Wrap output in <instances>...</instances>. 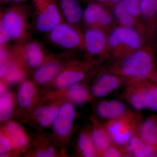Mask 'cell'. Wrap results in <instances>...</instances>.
<instances>
[{
    "label": "cell",
    "instance_id": "obj_38",
    "mask_svg": "<svg viewBox=\"0 0 157 157\" xmlns=\"http://www.w3.org/2000/svg\"><path fill=\"white\" fill-rule=\"evenodd\" d=\"M99 1H100V2H108V1H109V2H112L113 3H117L118 2L119 0H98Z\"/></svg>",
    "mask_w": 157,
    "mask_h": 157
},
{
    "label": "cell",
    "instance_id": "obj_21",
    "mask_svg": "<svg viewBox=\"0 0 157 157\" xmlns=\"http://www.w3.org/2000/svg\"><path fill=\"white\" fill-rule=\"evenodd\" d=\"M67 95L71 101L76 104H81L90 99V95L87 89L81 84L71 86L68 90Z\"/></svg>",
    "mask_w": 157,
    "mask_h": 157
},
{
    "label": "cell",
    "instance_id": "obj_20",
    "mask_svg": "<svg viewBox=\"0 0 157 157\" xmlns=\"http://www.w3.org/2000/svg\"><path fill=\"white\" fill-rule=\"evenodd\" d=\"M34 87L30 82H24L17 94V100L19 106L24 109L31 107L33 100Z\"/></svg>",
    "mask_w": 157,
    "mask_h": 157
},
{
    "label": "cell",
    "instance_id": "obj_22",
    "mask_svg": "<svg viewBox=\"0 0 157 157\" xmlns=\"http://www.w3.org/2000/svg\"><path fill=\"white\" fill-rule=\"evenodd\" d=\"M78 145L84 156L93 157L97 156V151L92 137L91 138L87 134L84 133L80 134L78 139Z\"/></svg>",
    "mask_w": 157,
    "mask_h": 157
},
{
    "label": "cell",
    "instance_id": "obj_10",
    "mask_svg": "<svg viewBox=\"0 0 157 157\" xmlns=\"http://www.w3.org/2000/svg\"><path fill=\"white\" fill-rule=\"evenodd\" d=\"M84 40L86 49L92 54L100 53L104 48L106 42L104 33L97 29L88 30L85 35Z\"/></svg>",
    "mask_w": 157,
    "mask_h": 157
},
{
    "label": "cell",
    "instance_id": "obj_25",
    "mask_svg": "<svg viewBox=\"0 0 157 157\" xmlns=\"http://www.w3.org/2000/svg\"><path fill=\"white\" fill-rule=\"evenodd\" d=\"M24 75L23 71L19 65L15 63H11L8 65L4 77L6 81L10 83H14L22 79Z\"/></svg>",
    "mask_w": 157,
    "mask_h": 157
},
{
    "label": "cell",
    "instance_id": "obj_6",
    "mask_svg": "<svg viewBox=\"0 0 157 157\" xmlns=\"http://www.w3.org/2000/svg\"><path fill=\"white\" fill-rule=\"evenodd\" d=\"M109 43L112 47L123 43L133 49H137L140 47L141 41L136 31L125 27L115 29L109 37Z\"/></svg>",
    "mask_w": 157,
    "mask_h": 157
},
{
    "label": "cell",
    "instance_id": "obj_4",
    "mask_svg": "<svg viewBox=\"0 0 157 157\" xmlns=\"http://www.w3.org/2000/svg\"><path fill=\"white\" fill-rule=\"evenodd\" d=\"M60 14L54 3L48 2L44 3L37 16L36 26L41 33H50L60 23Z\"/></svg>",
    "mask_w": 157,
    "mask_h": 157
},
{
    "label": "cell",
    "instance_id": "obj_8",
    "mask_svg": "<svg viewBox=\"0 0 157 157\" xmlns=\"http://www.w3.org/2000/svg\"><path fill=\"white\" fill-rule=\"evenodd\" d=\"M1 25L12 39H17L22 36L25 28V21L19 11L11 10L3 16Z\"/></svg>",
    "mask_w": 157,
    "mask_h": 157
},
{
    "label": "cell",
    "instance_id": "obj_23",
    "mask_svg": "<svg viewBox=\"0 0 157 157\" xmlns=\"http://www.w3.org/2000/svg\"><path fill=\"white\" fill-rule=\"evenodd\" d=\"M13 104L9 94H5L0 99V121L8 120L12 115Z\"/></svg>",
    "mask_w": 157,
    "mask_h": 157
},
{
    "label": "cell",
    "instance_id": "obj_35",
    "mask_svg": "<svg viewBox=\"0 0 157 157\" xmlns=\"http://www.w3.org/2000/svg\"><path fill=\"white\" fill-rule=\"evenodd\" d=\"M55 150L52 147H50L45 149L39 151L37 153V157H52L54 155Z\"/></svg>",
    "mask_w": 157,
    "mask_h": 157
},
{
    "label": "cell",
    "instance_id": "obj_2",
    "mask_svg": "<svg viewBox=\"0 0 157 157\" xmlns=\"http://www.w3.org/2000/svg\"><path fill=\"white\" fill-rule=\"evenodd\" d=\"M152 69L151 56L146 52L140 51L126 59L122 64L120 72L124 76L132 79L131 83L147 78Z\"/></svg>",
    "mask_w": 157,
    "mask_h": 157
},
{
    "label": "cell",
    "instance_id": "obj_16",
    "mask_svg": "<svg viewBox=\"0 0 157 157\" xmlns=\"http://www.w3.org/2000/svg\"><path fill=\"white\" fill-rule=\"evenodd\" d=\"M24 55L27 63L31 67H37L42 64L44 59L43 51L39 43L32 42L26 45Z\"/></svg>",
    "mask_w": 157,
    "mask_h": 157
},
{
    "label": "cell",
    "instance_id": "obj_24",
    "mask_svg": "<svg viewBox=\"0 0 157 157\" xmlns=\"http://www.w3.org/2000/svg\"><path fill=\"white\" fill-rule=\"evenodd\" d=\"M114 14L121 23L126 27H129L134 23L132 15L127 10L123 2L118 4L114 10Z\"/></svg>",
    "mask_w": 157,
    "mask_h": 157
},
{
    "label": "cell",
    "instance_id": "obj_18",
    "mask_svg": "<svg viewBox=\"0 0 157 157\" xmlns=\"http://www.w3.org/2000/svg\"><path fill=\"white\" fill-rule=\"evenodd\" d=\"M84 73L79 71L67 70L62 72L57 77L56 83L59 88H64L71 86L84 78Z\"/></svg>",
    "mask_w": 157,
    "mask_h": 157
},
{
    "label": "cell",
    "instance_id": "obj_15",
    "mask_svg": "<svg viewBox=\"0 0 157 157\" xmlns=\"http://www.w3.org/2000/svg\"><path fill=\"white\" fill-rule=\"evenodd\" d=\"M61 8L65 19L70 24H76L81 19L82 10L76 0H61Z\"/></svg>",
    "mask_w": 157,
    "mask_h": 157
},
{
    "label": "cell",
    "instance_id": "obj_30",
    "mask_svg": "<svg viewBox=\"0 0 157 157\" xmlns=\"http://www.w3.org/2000/svg\"><path fill=\"white\" fill-rule=\"evenodd\" d=\"M117 145H112L102 155L104 157H118L128 156L125 148H118Z\"/></svg>",
    "mask_w": 157,
    "mask_h": 157
},
{
    "label": "cell",
    "instance_id": "obj_11",
    "mask_svg": "<svg viewBox=\"0 0 157 157\" xmlns=\"http://www.w3.org/2000/svg\"><path fill=\"white\" fill-rule=\"evenodd\" d=\"M83 16L85 21L89 24L100 23L106 25L111 22L109 14L101 6L95 4L87 6L85 10Z\"/></svg>",
    "mask_w": 157,
    "mask_h": 157
},
{
    "label": "cell",
    "instance_id": "obj_17",
    "mask_svg": "<svg viewBox=\"0 0 157 157\" xmlns=\"http://www.w3.org/2000/svg\"><path fill=\"white\" fill-rule=\"evenodd\" d=\"M60 69L56 62H52L43 65L36 71L34 75L35 80L41 84L47 83L56 76Z\"/></svg>",
    "mask_w": 157,
    "mask_h": 157
},
{
    "label": "cell",
    "instance_id": "obj_19",
    "mask_svg": "<svg viewBox=\"0 0 157 157\" xmlns=\"http://www.w3.org/2000/svg\"><path fill=\"white\" fill-rule=\"evenodd\" d=\"M59 109L56 106H45L40 107L35 112V117L42 127L49 126L55 120Z\"/></svg>",
    "mask_w": 157,
    "mask_h": 157
},
{
    "label": "cell",
    "instance_id": "obj_37",
    "mask_svg": "<svg viewBox=\"0 0 157 157\" xmlns=\"http://www.w3.org/2000/svg\"><path fill=\"white\" fill-rule=\"evenodd\" d=\"M5 89H6V87H5V85L1 82V85H0V93H1V94H3V93L5 92Z\"/></svg>",
    "mask_w": 157,
    "mask_h": 157
},
{
    "label": "cell",
    "instance_id": "obj_31",
    "mask_svg": "<svg viewBox=\"0 0 157 157\" xmlns=\"http://www.w3.org/2000/svg\"><path fill=\"white\" fill-rule=\"evenodd\" d=\"M124 5L132 16H137L140 11V0H124Z\"/></svg>",
    "mask_w": 157,
    "mask_h": 157
},
{
    "label": "cell",
    "instance_id": "obj_14",
    "mask_svg": "<svg viewBox=\"0 0 157 157\" xmlns=\"http://www.w3.org/2000/svg\"><path fill=\"white\" fill-rule=\"evenodd\" d=\"M5 134L9 137L12 146L16 148H22L26 146L28 139L22 128L14 122H9L5 128Z\"/></svg>",
    "mask_w": 157,
    "mask_h": 157
},
{
    "label": "cell",
    "instance_id": "obj_32",
    "mask_svg": "<svg viewBox=\"0 0 157 157\" xmlns=\"http://www.w3.org/2000/svg\"><path fill=\"white\" fill-rule=\"evenodd\" d=\"M9 53L5 48H1L0 51V76L4 77L8 67Z\"/></svg>",
    "mask_w": 157,
    "mask_h": 157
},
{
    "label": "cell",
    "instance_id": "obj_39",
    "mask_svg": "<svg viewBox=\"0 0 157 157\" xmlns=\"http://www.w3.org/2000/svg\"><path fill=\"white\" fill-rule=\"evenodd\" d=\"M4 1H14V2H21V1H24V0H4Z\"/></svg>",
    "mask_w": 157,
    "mask_h": 157
},
{
    "label": "cell",
    "instance_id": "obj_27",
    "mask_svg": "<svg viewBox=\"0 0 157 157\" xmlns=\"http://www.w3.org/2000/svg\"><path fill=\"white\" fill-rule=\"evenodd\" d=\"M138 135L134 136L126 146V150L129 155L137 157L139 152L143 148L145 144Z\"/></svg>",
    "mask_w": 157,
    "mask_h": 157
},
{
    "label": "cell",
    "instance_id": "obj_33",
    "mask_svg": "<svg viewBox=\"0 0 157 157\" xmlns=\"http://www.w3.org/2000/svg\"><path fill=\"white\" fill-rule=\"evenodd\" d=\"M98 116L104 119H110L109 112V101L100 102L97 107Z\"/></svg>",
    "mask_w": 157,
    "mask_h": 157
},
{
    "label": "cell",
    "instance_id": "obj_26",
    "mask_svg": "<svg viewBox=\"0 0 157 157\" xmlns=\"http://www.w3.org/2000/svg\"><path fill=\"white\" fill-rule=\"evenodd\" d=\"M125 104L116 100L109 101V112L110 119L117 118L123 116L127 112Z\"/></svg>",
    "mask_w": 157,
    "mask_h": 157
},
{
    "label": "cell",
    "instance_id": "obj_34",
    "mask_svg": "<svg viewBox=\"0 0 157 157\" xmlns=\"http://www.w3.org/2000/svg\"><path fill=\"white\" fill-rule=\"evenodd\" d=\"M12 146V144L9 137L2 132L0 134V154H4L9 151Z\"/></svg>",
    "mask_w": 157,
    "mask_h": 157
},
{
    "label": "cell",
    "instance_id": "obj_7",
    "mask_svg": "<svg viewBox=\"0 0 157 157\" xmlns=\"http://www.w3.org/2000/svg\"><path fill=\"white\" fill-rule=\"evenodd\" d=\"M75 115V109L72 104L66 103L61 107L53 122L54 130L58 135L61 136L67 135L72 128Z\"/></svg>",
    "mask_w": 157,
    "mask_h": 157
},
{
    "label": "cell",
    "instance_id": "obj_13",
    "mask_svg": "<svg viewBox=\"0 0 157 157\" xmlns=\"http://www.w3.org/2000/svg\"><path fill=\"white\" fill-rule=\"evenodd\" d=\"M92 139L97 154L101 156L111 146L112 140L104 127L98 126L93 131Z\"/></svg>",
    "mask_w": 157,
    "mask_h": 157
},
{
    "label": "cell",
    "instance_id": "obj_28",
    "mask_svg": "<svg viewBox=\"0 0 157 157\" xmlns=\"http://www.w3.org/2000/svg\"><path fill=\"white\" fill-rule=\"evenodd\" d=\"M140 8L144 15L152 16L157 10V0H141Z\"/></svg>",
    "mask_w": 157,
    "mask_h": 157
},
{
    "label": "cell",
    "instance_id": "obj_1",
    "mask_svg": "<svg viewBox=\"0 0 157 157\" xmlns=\"http://www.w3.org/2000/svg\"><path fill=\"white\" fill-rule=\"evenodd\" d=\"M141 122L138 114L128 111L121 117L109 120L105 127L114 144L126 147L132 137L137 135Z\"/></svg>",
    "mask_w": 157,
    "mask_h": 157
},
{
    "label": "cell",
    "instance_id": "obj_3",
    "mask_svg": "<svg viewBox=\"0 0 157 157\" xmlns=\"http://www.w3.org/2000/svg\"><path fill=\"white\" fill-rule=\"evenodd\" d=\"M51 40L55 44L66 49L78 46L80 42L79 34L72 26L60 23L49 33Z\"/></svg>",
    "mask_w": 157,
    "mask_h": 157
},
{
    "label": "cell",
    "instance_id": "obj_29",
    "mask_svg": "<svg viewBox=\"0 0 157 157\" xmlns=\"http://www.w3.org/2000/svg\"><path fill=\"white\" fill-rule=\"evenodd\" d=\"M145 107L157 111V86L149 88L145 100Z\"/></svg>",
    "mask_w": 157,
    "mask_h": 157
},
{
    "label": "cell",
    "instance_id": "obj_36",
    "mask_svg": "<svg viewBox=\"0 0 157 157\" xmlns=\"http://www.w3.org/2000/svg\"><path fill=\"white\" fill-rule=\"evenodd\" d=\"M11 37L9 36L8 33L5 30L2 26H0V43L1 45H4L6 42H8Z\"/></svg>",
    "mask_w": 157,
    "mask_h": 157
},
{
    "label": "cell",
    "instance_id": "obj_9",
    "mask_svg": "<svg viewBox=\"0 0 157 157\" xmlns=\"http://www.w3.org/2000/svg\"><path fill=\"white\" fill-rule=\"evenodd\" d=\"M121 84V81L117 76L104 74L100 76L93 86V93L97 98H104L118 88Z\"/></svg>",
    "mask_w": 157,
    "mask_h": 157
},
{
    "label": "cell",
    "instance_id": "obj_5",
    "mask_svg": "<svg viewBox=\"0 0 157 157\" xmlns=\"http://www.w3.org/2000/svg\"><path fill=\"white\" fill-rule=\"evenodd\" d=\"M149 86L143 80L129 83L125 91L124 97L134 109L141 110L145 108V100Z\"/></svg>",
    "mask_w": 157,
    "mask_h": 157
},
{
    "label": "cell",
    "instance_id": "obj_12",
    "mask_svg": "<svg viewBox=\"0 0 157 157\" xmlns=\"http://www.w3.org/2000/svg\"><path fill=\"white\" fill-rule=\"evenodd\" d=\"M137 134L145 143L157 147V125L153 118L140 123Z\"/></svg>",
    "mask_w": 157,
    "mask_h": 157
}]
</instances>
